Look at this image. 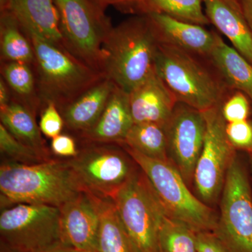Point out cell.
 Wrapping results in <instances>:
<instances>
[{
    "mask_svg": "<svg viewBox=\"0 0 252 252\" xmlns=\"http://www.w3.org/2000/svg\"><path fill=\"white\" fill-rule=\"evenodd\" d=\"M82 191L67 158H52L32 165L1 162V210L18 203L60 208Z\"/></svg>",
    "mask_w": 252,
    "mask_h": 252,
    "instance_id": "1",
    "label": "cell"
},
{
    "mask_svg": "<svg viewBox=\"0 0 252 252\" xmlns=\"http://www.w3.org/2000/svg\"><path fill=\"white\" fill-rule=\"evenodd\" d=\"M158 45L147 15L138 14L112 27L102 46L104 77L130 94L155 71Z\"/></svg>",
    "mask_w": 252,
    "mask_h": 252,
    "instance_id": "2",
    "label": "cell"
},
{
    "mask_svg": "<svg viewBox=\"0 0 252 252\" xmlns=\"http://www.w3.org/2000/svg\"><path fill=\"white\" fill-rule=\"evenodd\" d=\"M155 69L177 102L201 112L221 104L233 91L208 59L160 42Z\"/></svg>",
    "mask_w": 252,
    "mask_h": 252,
    "instance_id": "3",
    "label": "cell"
},
{
    "mask_svg": "<svg viewBox=\"0 0 252 252\" xmlns=\"http://www.w3.org/2000/svg\"><path fill=\"white\" fill-rule=\"evenodd\" d=\"M23 32L34 50L33 68L43 109L46 104L54 103L61 110L105 77L65 48L47 40L35 32Z\"/></svg>",
    "mask_w": 252,
    "mask_h": 252,
    "instance_id": "4",
    "label": "cell"
},
{
    "mask_svg": "<svg viewBox=\"0 0 252 252\" xmlns=\"http://www.w3.org/2000/svg\"><path fill=\"white\" fill-rule=\"evenodd\" d=\"M147 176L169 216L196 232H215L216 212L192 193L178 170L170 162L151 158L122 146Z\"/></svg>",
    "mask_w": 252,
    "mask_h": 252,
    "instance_id": "5",
    "label": "cell"
},
{
    "mask_svg": "<svg viewBox=\"0 0 252 252\" xmlns=\"http://www.w3.org/2000/svg\"><path fill=\"white\" fill-rule=\"evenodd\" d=\"M54 1L65 49L81 62L103 74L102 46L112 28L104 14V7L94 0Z\"/></svg>",
    "mask_w": 252,
    "mask_h": 252,
    "instance_id": "6",
    "label": "cell"
},
{
    "mask_svg": "<svg viewBox=\"0 0 252 252\" xmlns=\"http://www.w3.org/2000/svg\"><path fill=\"white\" fill-rule=\"evenodd\" d=\"M75 157L67 158L84 191L97 198L112 199L139 170L122 146L81 142Z\"/></svg>",
    "mask_w": 252,
    "mask_h": 252,
    "instance_id": "7",
    "label": "cell"
},
{
    "mask_svg": "<svg viewBox=\"0 0 252 252\" xmlns=\"http://www.w3.org/2000/svg\"><path fill=\"white\" fill-rule=\"evenodd\" d=\"M138 252H160L159 226L165 210L140 168L112 198Z\"/></svg>",
    "mask_w": 252,
    "mask_h": 252,
    "instance_id": "8",
    "label": "cell"
},
{
    "mask_svg": "<svg viewBox=\"0 0 252 252\" xmlns=\"http://www.w3.org/2000/svg\"><path fill=\"white\" fill-rule=\"evenodd\" d=\"M215 233L230 252H252L251 183L238 154L225 177Z\"/></svg>",
    "mask_w": 252,
    "mask_h": 252,
    "instance_id": "9",
    "label": "cell"
},
{
    "mask_svg": "<svg viewBox=\"0 0 252 252\" xmlns=\"http://www.w3.org/2000/svg\"><path fill=\"white\" fill-rule=\"evenodd\" d=\"M60 209L51 205L18 203L2 209L1 244L20 252H37L61 243Z\"/></svg>",
    "mask_w": 252,
    "mask_h": 252,
    "instance_id": "10",
    "label": "cell"
},
{
    "mask_svg": "<svg viewBox=\"0 0 252 252\" xmlns=\"http://www.w3.org/2000/svg\"><path fill=\"white\" fill-rule=\"evenodd\" d=\"M221 104L203 112L206 132L194 174L196 196L210 207L220 200L227 172L237 154L227 137Z\"/></svg>",
    "mask_w": 252,
    "mask_h": 252,
    "instance_id": "11",
    "label": "cell"
},
{
    "mask_svg": "<svg viewBox=\"0 0 252 252\" xmlns=\"http://www.w3.org/2000/svg\"><path fill=\"white\" fill-rule=\"evenodd\" d=\"M164 129L169 161L190 189L193 187L195 167L203 149L206 132L203 112L177 102Z\"/></svg>",
    "mask_w": 252,
    "mask_h": 252,
    "instance_id": "12",
    "label": "cell"
},
{
    "mask_svg": "<svg viewBox=\"0 0 252 252\" xmlns=\"http://www.w3.org/2000/svg\"><path fill=\"white\" fill-rule=\"evenodd\" d=\"M102 199L82 191L60 207L61 243L79 251H95Z\"/></svg>",
    "mask_w": 252,
    "mask_h": 252,
    "instance_id": "13",
    "label": "cell"
},
{
    "mask_svg": "<svg viewBox=\"0 0 252 252\" xmlns=\"http://www.w3.org/2000/svg\"><path fill=\"white\" fill-rule=\"evenodd\" d=\"M145 15L152 23L158 42L208 59L215 45V31H207L205 26L180 21L165 14Z\"/></svg>",
    "mask_w": 252,
    "mask_h": 252,
    "instance_id": "14",
    "label": "cell"
},
{
    "mask_svg": "<svg viewBox=\"0 0 252 252\" xmlns=\"http://www.w3.org/2000/svg\"><path fill=\"white\" fill-rule=\"evenodd\" d=\"M129 97L135 124L154 123L164 126L178 102L156 69L129 94Z\"/></svg>",
    "mask_w": 252,
    "mask_h": 252,
    "instance_id": "15",
    "label": "cell"
},
{
    "mask_svg": "<svg viewBox=\"0 0 252 252\" xmlns=\"http://www.w3.org/2000/svg\"><path fill=\"white\" fill-rule=\"evenodd\" d=\"M1 11L11 15L23 31L35 32L47 40L65 48L54 0H1Z\"/></svg>",
    "mask_w": 252,
    "mask_h": 252,
    "instance_id": "16",
    "label": "cell"
},
{
    "mask_svg": "<svg viewBox=\"0 0 252 252\" xmlns=\"http://www.w3.org/2000/svg\"><path fill=\"white\" fill-rule=\"evenodd\" d=\"M134 124L129 94L115 86L97 122L78 137L81 142L120 145Z\"/></svg>",
    "mask_w": 252,
    "mask_h": 252,
    "instance_id": "17",
    "label": "cell"
},
{
    "mask_svg": "<svg viewBox=\"0 0 252 252\" xmlns=\"http://www.w3.org/2000/svg\"><path fill=\"white\" fill-rule=\"evenodd\" d=\"M115 86L104 77L61 109L64 127L77 137L90 130L103 112Z\"/></svg>",
    "mask_w": 252,
    "mask_h": 252,
    "instance_id": "18",
    "label": "cell"
},
{
    "mask_svg": "<svg viewBox=\"0 0 252 252\" xmlns=\"http://www.w3.org/2000/svg\"><path fill=\"white\" fill-rule=\"evenodd\" d=\"M210 24L229 40L232 46L252 64V32L243 13L222 0H203Z\"/></svg>",
    "mask_w": 252,
    "mask_h": 252,
    "instance_id": "19",
    "label": "cell"
},
{
    "mask_svg": "<svg viewBox=\"0 0 252 252\" xmlns=\"http://www.w3.org/2000/svg\"><path fill=\"white\" fill-rule=\"evenodd\" d=\"M208 60L230 90L243 92L252 102V64L216 32Z\"/></svg>",
    "mask_w": 252,
    "mask_h": 252,
    "instance_id": "20",
    "label": "cell"
},
{
    "mask_svg": "<svg viewBox=\"0 0 252 252\" xmlns=\"http://www.w3.org/2000/svg\"><path fill=\"white\" fill-rule=\"evenodd\" d=\"M0 120L5 128L20 142L51 156V151L36 124V116L24 104L12 99L7 105L0 107Z\"/></svg>",
    "mask_w": 252,
    "mask_h": 252,
    "instance_id": "21",
    "label": "cell"
},
{
    "mask_svg": "<svg viewBox=\"0 0 252 252\" xmlns=\"http://www.w3.org/2000/svg\"><path fill=\"white\" fill-rule=\"evenodd\" d=\"M96 252H138L112 199H102Z\"/></svg>",
    "mask_w": 252,
    "mask_h": 252,
    "instance_id": "22",
    "label": "cell"
},
{
    "mask_svg": "<svg viewBox=\"0 0 252 252\" xmlns=\"http://www.w3.org/2000/svg\"><path fill=\"white\" fill-rule=\"evenodd\" d=\"M126 10L142 15L165 14L200 26L210 24L204 9L203 0H135Z\"/></svg>",
    "mask_w": 252,
    "mask_h": 252,
    "instance_id": "23",
    "label": "cell"
},
{
    "mask_svg": "<svg viewBox=\"0 0 252 252\" xmlns=\"http://www.w3.org/2000/svg\"><path fill=\"white\" fill-rule=\"evenodd\" d=\"M28 63L1 62V77L16 95L14 99L27 107L34 115L43 109L38 94L35 72Z\"/></svg>",
    "mask_w": 252,
    "mask_h": 252,
    "instance_id": "24",
    "label": "cell"
},
{
    "mask_svg": "<svg viewBox=\"0 0 252 252\" xmlns=\"http://www.w3.org/2000/svg\"><path fill=\"white\" fill-rule=\"evenodd\" d=\"M120 146L127 147L151 158L170 162L165 129L160 124H134Z\"/></svg>",
    "mask_w": 252,
    "mask_h": 252,
    "instance_id": "25",
    "label": "cell"
},
{
    "mask_svg": "<svg viewBox=\"0 0 252 252\" xmlns=\"http://www.w3.org/2000/svg\"><path fill=\"white\" fill-rule=\"evenodd\" d=\"M1 13V62L25 63L33 66L35 56L28 36L11 15Z\"/></svg>",
    "mask_w": 252,
    "mask_h": 252,
    "instance_id": "26",
    "label": "cell"
},
{
    "mask_svg": "<svg viewBox=\"0 0 252 252\" xmlns=\"http://www.w3.org/2000/svg\"><path fill=\"white\" fill-rule=\"evenodd\" d=\"M160 252H196L197 232L164 212L158 232Z\"/></svg>",
    "mask_w": 252,
    "mask_h": 252,
    "instance_id": "27",
    "label": "cell"
},
{
    "mask_svg": "<svg viewBox=\"0 0 252 252\" xmlns=\"http://www.w3.org/2000/svg\"><path fill=\"white\" fill-rule=\"evenodd\" d=\"M0 152L1 157H4L5 160H9L25 164L41 163V162L51 160L54 158L36 150V149L26 145L5 128L2 124H0Z\"/></svg>",
    "mask_w": 252,
    "mask_h": 252,
    "instance_id": "28",
    "label": "cell"
},
{
    "mask_svg": "<svg viewBox=\"0 0 252 252\" xmlns=\"http://www.w3.org/2000/svg\"><path fill=\"white\" fill-rule=\"evenodd\" d=\"M250 99L243 92L233 91L221 104L222 115L226 123L248 120L251 112Z\"/></svg>",
    "mask_w": 252,
    "mask_h": 252,
    "instance_id": "29",
    "label": "cell"
},
{
    "mask_svg": "<svg viewBox=\"0 0 252 252\" xmlns=\"http://www.w3.org/2000/svg\"><path fill=\"white\" fill-rule=\"evenodd\" d=\"M225 132L228 140L236 150L252 156V121L226 123Z\"/></svg>",
    "mask_w": 252,
    "mask_h": 252,
    "instance_id": "30",
    "label": "cell"
},
{
    "mask_svg": "<svg viewBox=\"0 0 252 252\" xmlns=\"http://www.w3.org/2000/svg\"><path fill=\"white\" fill-rule=\"evenodd\" d=\"M41 133L48 138L53 139L61 135L64 127L62 114L54 103L46 104L41 112L39 123Z\"/></svg>",
    "mask_w": 252,
    "mask_h": 252,
    "instance_id": "31",
    "label": "cell"
},
{
    "mask_svg": "<svg viewBox=\"0 0 252 252\" xmlns=\"http://www.w3.org/2000/svg\"><path fill=\"white\" fill-rule=\"evenodd\" d=\"M51 151L57 157L72 158L77 155L79 147L74 137L61 133L51 139Z\"/></svg>",
    "mask_w": 252,
    "mask_h": 252,
    "instance_id": "32",
    "label": "cell"
},
{
    "mask_svg": "<svg viewBox=\"0 0 252 252\" xmlns=\"http://www.w3.org/2000/svg\"><path fill=\"white\" fill-rule=\"evenodd\" d=\"M196 252H230L220 237L212 231L197 232Z\"/></svg>",
    "mask_w": 252,
    "mask_h": 252,
    "instance_id": "33",
    "label": "cell"
},
{
    "mask_svg": "<svg viewBox=\"0 0 252 252\" xmlns=\"http://www.w3.org/2000/svg\"><path fill=\"white\" fill-rule=\"evenodd\" d=\"M11 91L2 77L0 79V107H4L10 103L13 99Z\"/></svg>",
    "mask_w": 252,
    "mask_h": 252,
    "instance_id": "34",
    "label": "cell"
},
{
    "mask_svg": "<svg viewBox=\"0 0 252 252\" xmlns=\"http://www.w3.org/2000/svg\"><path fill=\"white\" fill-rule=\"evenodd\" d=\"M242 12L252 32V0H240Z\"/></svg>",
    "mask_w": 252,
    "mask_h": 252,
    "instance_id": "35",
    "label": "cell"
},
{
    "mask_svg": "<svg viewBox=\"0 0 252 252\" xmlns=\"http://www.w3.org/2000/svg\"><path fill=\"white\" fill-rule=\"evenodd\" d=\"M83 251H79V250H76L71 248V247L67 246V245H64L62 243L56 244V245H53V246L50 247L45 249V250H41V251L37 252H81Z\"/></svg>",
    "mask_w": 252,
    "mask_h": 252,
    "instance_id": "36",
    "label": "cell"
},
{
    "mask_svg": "<svg viewBox=\"0 0 252 252\" xmlns=\"http://www.w3.org/2000/svg\"><path fill=\"white\" fill-rule=\"evenodd\" d=\"M135 1V0H108V4L116 5L126 10Z\"/></svg>",
    "mask_w": 252,
    "mask_h": 252,
    "instance_id": "37",
    "label": "cell"
},
{
    "mask_svg": "<svg viewBox=\"0 0 252 252\" xmlns=\"http://www.w3.org/2000/svg\"><path fill=\"white\" fill-rule=\"evenodd\" d=\"M222 1H224L227 4L233 7V9L238 10V11H241L242 12L241 5H240V0H222Z\"/></svg>",
    "mask_w": 252,
    "mask_h": 252,
    "instance_id": "38",
    "label": "cell"
},
{
    "mask_svg": "<svg viewBox=\"0 0 252 252\" xmlns=\"http://www.w3.org/2000/svg\"><path fill=\"white\" fill-rule=\"evenodd\" d=\"M0 252H20L16 251V250H12V249L8 248L5 246L4 245L1 244V249H0Z\"/></svg>",
    "mask_w": 252,
    "mask_h": 252,
    "instance_id": "39",
    "label": "cell"
},
{
    "mask_svg": "<svg viewBox=\"0 0 252 252\" xmlns=\"http://www.w3.org/2000/svg\"><path fill=\"white\" fill-rule=\"evenodd\" d=\"M95 2H97V4H99L100 5V6H102V7L104 8V6H107V5H108V0H94Z\"/></svg>",
    "mask_w": 252,
    "mask_h": 252,
    "instance_id": "40",
    "label": "cell"
},
{
    "mask_svg": "<svg viewBox=\"0 0 252 252\" xmlns=\"http://www.w3.org/2000/svg\"><path fill=\"white\" fill-rule=\"evenodd\" d=\"M94 252V251H83V252Z\"/></svg>",
    "mask_w": 252,
    "mask_h": 252,
    "instance_id": "41",
    "label": "cell"
},
{
    "mask_svg": "<svg viewBox=\"0 0 252 252\" xmlns=\"http://www.w3.org/2000/svg\"><path fill=\"white\" fill-rule=\"evenodd\" d=\"M250 160H251V163H252V157H250Z\"/></svg>",
    "mask_w": 252,
    "mask_h": 252,
    "instance_id": "42",
    "label": "cell"
}]
</instances>
